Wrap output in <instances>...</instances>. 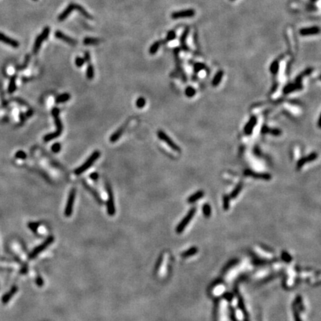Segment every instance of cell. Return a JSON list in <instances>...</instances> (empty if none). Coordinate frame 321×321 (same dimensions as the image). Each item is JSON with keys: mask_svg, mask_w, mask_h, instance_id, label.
I'll return each mask as SVG.
<instances>
[{"mask_svg": "<svg viewBox=\"0 0 321 321\" xmlns=\"http://www.w3.org/2000/svg\"><path fill=\"white\" fill-rule=\"evenodd\" d=\"M52 115H53L54 118V123L55 125H56L57 129L54 133H49V134L45 135L43 139H44L46 142L50 141V140L58 138V137L61 135L62 132V124L60 118V110L57 108H54L52 109Z\"/></svg>", "mask_w": 321, "mask_h": 321, "instance_id": "6da1fadb", "label": "cell"}, {"mask_svg": "<svg viewBox=\"0 0 321 321\" xmlns=\"http://www.w3.org/2000/svg\"><path fill=\"white\" fill-rule=\"evenodd\" d=\"M100 152L99 151H95L91 154V156L86 161V162L83 163V164L77 168V169L74 170V174L77 175V176H80L82 173H84L85 171L87 170L88 169H89L91 166L93 165L94 163L98 159V158L100 157Z\"/></svg>", "mask_w": 321, "mask_h": 321, "instance_id": "7a4b0ae2", "label": "cell"}, {"mask_svg": "<svg viewBox=\"0 0 321 321\" xmlns=\"http://www.w3.org/2000/svg\"><path fill=\"white\" fill-rule=\"evenodd\" d=\"M106 192L109 195V199L107 201V211L109 216H114L115 213V207H114V194L112 192V187H111L110 184L109 182L106 181Z\"/></svg>", "mask_w": 321, "mask_h": 321, "instance_id": "3957f363", "label": "cell"}, {"mask_svg": "<svg viewBox=\"0 0 321 321\" xmlns=\"http://www.w3.org/2000/svg\"><path fill=\"white\" fill-rule=\"evenodd\" d=\"M196 210L195 207H192V209L190 210V211L187 213L186 216H185V217L181 220V222L178 224V226H177V228H176L177 233H181L182 232H183V230L186 228L187 225H188L189 222H190V221H191L192 217L194 216V214L196 213Z\"/></svg>", "mask_w": 321, "mask_h": 321, "instance_id": "277c9868", "label": "cell"}, {"mask_svg": "<svg viewBox=\"0 0 321 321\" xmlns=\"http://www.w3.org/2000/svg\"><path fill=\"white\" fill-rule=\"evenodd\" d=\"M158 137H159V139L163 140L164 142H165L166 144L169 146L173 150L176 151L177 152H181V148H180V147H178V146L164 132H163L162 130H159V131L158 132Z\"/></svg>", "mask_w": 321, "mask_h": 321, "instance_id": "5b68a950", "label": "cell"}, {"mask_svg": "<svg viewBox=\"0 0 321 321\" xmlns=\"http://www.w3.org/2000/svg\"><path fill=\"white\" fill-rule=\"evenodd\" d=\"M49 33H50V28L46 27V28H45L44 30L43 31V32H42L41 34L37 36V38L36 39L35 43H34V49H33L34 54L37 53L38 51L39 50V48H40L42 43H43V42L46 40L47 38L48 37Z\"/></svg>", "mask_w": 321, "mask_h": 321, "instance_id": "8992f818", "label": "cell"}, {"mask_svg": "<svg viewBox=\"0 0 321 321\" xmlns=\"http://www.w3.org/2000/svg\"><path fill=\"white\" fill-rule=\"evenodd\" d=\"M54 240V238L53 237H48V238L47 239L43 244H41L40 245L37 246L36 248L34 249V251H33L30 254V255H29V259H34V258H35L38 254H40L42 251H43L47 247H48V246H49L50 244L52 243V242H53Z\"/></svg>", "mask_w": 321, "mask_h": 321, "instance_id": "52a82bcc", "label": "cell"}, {"mask_svg": "<svg viewBox=\"0 0 321 321\" xmlns=\"http://www.w3.org/2000/svg\"><path fill=\"white\" fill-rule=\"evenodd\" d=\"M75 189H72L70 191V193H69L66 207H65V216H66V217H69V216H72L73 212V207H74V199H75Z\"/></svg>", "mask_w": 321, "mask_h": 321, "instance_id": "ba28073f", "label": "cell"}, {"mask_svg": "<svg viewBox=\"0 0 321 321\" xmlns=\"http://www.w3.org/2000/svg\"><path fill=\"white\" fill-rule=\"evenodd\" d=\"M196 14L195 10L193 9H186L179 10V11L173 12L171 14V17L174 20H178V19H183V18H190V17H194Z\"/></svg>", "mask_w": 321, "mask_h": 321, "instance_id": "9c48e42d", "label": "cell"}, {"mask_svg": "<svg viewBox=\"0 0 321 321\" xmlns=\"http://www.w3.org/2000/svg\"><path fill=\"white\" fill-rule=\"evenodd\" d=\"M244 174L247 176H251L253 178L265 180V181H269V180L271 179V175L269 174V173H256V172L251 170H246L244 172Z\"/></svg>", "mask_w": 321, "mask_h": 321, "instance_id": "30bf717a", "label": "cell"}, {"mask_svg": "<svg viewBox=\"0 0 321 321\" xmlns=\"http://www.w3.org/2000/svg\"><path fill=\"white\" fill-rule=\"evenodd\" d=\"M317 157H318V155H317V152H312V153L306 156V157L302 158L297 163V170H300L305 164L308 162H312V161H315V159H317Z\"/></svg>", "mask_w": 321, "mask_h": 321, "instance_id": "8fae6325", "label": "cell"}, {"mask_svg": "<svg viewBox=\"0 0 321 321\" xmlns=\"http://www.w3.org/2000/svg\"><path fill=\"white\" fill-rule=\"evenodd\" d=\"M55 36H56L57 39H61V40L68 43V44L70 45V46H74L77 44V40H75V39H73L72 37H69V36L65 35V34H63V33L60 31H57L55 32Z\"/></svg>", "mask_w": 321, "mask_h": 321, "instance_id": "7c38bea8", "label": "cell"}, {"mask_svg": "<svg viewBox=\"0 0 321 321\" xmlns=\"http://www.w3.org/2000/svg\"><path fill=\"white\" fill-rule=\"evenodd\" d=\"M0 41L2 42L3 43L8 45V46L13 47V48H17L20 46V43L18 41L15 40V39L10 38L9 36H6L5 34H2V33L0 32Z\"/></svg>", "mask_w": 321, "mask_h": 321, "instance_id": "4fadbf2b", "label": "cell"}, {"mask_svg": "<svg viewBox=\"0 0 321 321\" xmlns=\"http://www.w3.org/2000/svg\"><path fill=\"white\" fill-rule=\"evenodd\" d=\"M256 123H257V118L256 116L251 117L244 128V133H245V135H249L253 133V130L256 126Z\"/></svg>", "mask_w": 321, "mask_h": 321, "instance_id": "5bb4252c", "label": "cell"}, {"mask_svg": "<svg viewBox=\"0 0 321 321\" xmlns=\"http://www.w3.org/2000/svg\"><path fill=\"white\" fill-rule=\"evenodd\" d=\"M320 33V28L317 26H312V27L303 28L300 30V34L302 36H308L317 34Z\"/></svg>", "mask_w": 321, "mask_h": 321, "instance_id": "9a60e30c", "label": "cell"}, {"mask_svg": "<svg viewBox=\"0 0 321 321\" xmlns=\"http://www.w3.org/2000/svg\"><path fill=\"white\" fill-rule=\"evenodd\" d=\"M82 183H83V186L85 187V188L86 189V190H88V192H90V193L91 194V195L93 196V197L95 198V199H96V201L98 202L99 204H103V200L101 199V198L100 197V196H99L98 192L96 191V190H95V189L93 188V187H91V186H90L86 182L85 180H83L82 181Z\"/></svg>", "mask_w": 321, "mask_h": 321, "instance_id": "2e32d148", "label": "cell"}, {"mask_svg": "<svg viewBox=\"0 0 321 321\" xmlns=\"http://www.w3.org/2000/svg\"><path fill=\"white\" fill-rule=\"evenodd\" d=\"M128 124H129V121H127V122H126V124H124L122 126H121V127H120L119 129L115 132V133H113V134L111 135V137H110V141L111 142L114 143V142L117 141V140H118L120 138H121V135H122L123 133H124V131H125V129H126V128L127 127Z\"/></svg>", "mask_w": 321, "mask_h": 321, "instance_id": "e0dca14e", "label": "cell"}, {"mask_svg": "<svg viewBox=\"0 0 321 321\" xmlns=\"http://www.w3.org/2000/svg\"><path fill=\"white\" fill-rule=\"evenodd\" d=\"M74 10V3H71V4H69V6H68L67 8L62 12L61 14H60V16H59L58 20L60 21V22L64 21L65 19H67V17H69L71 13H72V12Z\"/></svg>", "mask_w": 321, "mask_h": 321, "instance_id": "ac0fdd59", "label": "cell"}, {"mask_svg": "<svg viewBox=\"0 0 321 321\" xmlns=\"http://www.w3.org/2000/svg\"><path fill=\"white\" fill-rule=\"evenodd\" d=\"M302 88L301 83H289L288 85L284 87L283 88V92L285 94H289L293 91H297V90H299Z\"/></svg>", "mask_w": 321, "mask_h": 321, "instance_id": "d6986e66", "label": "cell"}, {"mask_svg": "<svg viewBox=\"0 0 321 321\" xmlns=\"http://www.w3.org/2000/svg\"><path fill=\"white\" fill-rule=\"evenodd\" d=\"M261 133L263 134H267V133H269L271 135H273L274 136H279L282 134V132L280 129H274V128H270L268 127L267 126H263V128L261 129Z\"/></svg>", "mask_w": 321, "mask_h": 321, "instance_id": "ffe728a7", "label": "cell"}, {"mask_svg": "<svg viewBox=\"0 0 321 321\" xmlns=\"http://www.w3.org/2000/svg\"><path fill=\"white\" fill-rule=\"evenodd\" d=\"M74 10H77L81 15L85 17V18L88 19V20H92V16L90 14V13H88L86 10V9H85L84 8H83L81 5L78 4H74Z\"/></svg>", "mask_w": 321, "mask_h": 321, "instance_id": "44dd1931", "label": "cell"}, {"mask_svg": "<svg viewBox=\"0 0 321 321\" xmlns=\"http://www.w3.org/2000/svg\"><path fill=\"white\" fill-rule=\"evenodd\" d=\"M17 286H13L12 287V289L9 291V292L6 293L4 296L2 297V303H7L8 301L10 300L14 294L17 293Z\"/></svg>", "mask_w": 321, "mask_h": 321, "instance_id": "7402d4cb", "label": "cell"}, {"mask_svg": "<svg viewBox=\"0 0 321 321\" xmlns=\"http://www.w3.org/2000/svg\"><path fill=\"white\" fill-rule=\"evenodd\" d=\"M203 196H204V192L202 191V190H199V191L195 192L192 196H190L187 199V202H188V203H194L199 200V199H200L201 198H202Z\"/></svg>", "mask_w": 321, "mask_h": 321, "instance_id": "603a6c76", "label": "cell"}, {"mask_svg": "<svg viewBox=\"0 0 321 321\" xmlns=\"http://www.w3.org/2000/svg\"><path fill=\"white\" fill-rule=\"evenodd\" d=\"M224 72L223 71H218V72L215 74L214 77H213L212 80V85L213 86H217L220 83H221L222 80Z\"/></svg>", "mask_w": 321, "mask_h": 321, "instance_id": "cb8c5ba5", "label": "cell"}, {"mask_svg": "<svg viewBox=\"0 0 321 321\" xmlns=\"http://www.w3.org/2000/svg\"><path fill=\"white\" fill-rule=\"evenodd\" d=\"M100 43V40L98 38L86 37L83 40V44L86 46H95V45H98Z\"/></svg>", "mask_w": 321, "mask_h": 321, "instance_id": "d4e9b609", "label": "cell"}, {"mask_svg": "<svg viewBox=\"0 0 321 321\" xmlns=\"http://www.w3.org/2000/svg\"><path fill=\"white\" fill-rule=\"evenodd\" d=\"M188 32H189L188 28H187L186 30L184 31L183 34H182V36L181 37V45L182 48H183L185 51H187V50H188V47L187 46L186 43H185V41H186V39L187 37V35H188Z\"/></svg>", "mask_w": 321, "mask_h": 321, "instance_id": "484cf974", "label": "cell"}, {"mask_svg": "<svg viewBox=\"0 0 321 321\" xmlns=\"http://www.w3.org/2000/svg\"><path fill=\"white\" fill-rule=\"evenodd\" d=\"M279 69H280V63H279L278 60H274L271 62L270 65V72H271V74H277Z\"/></svg>", "mask_w": 321, "mask_h": 321, "instance_id": "4316f807", "label": "cell"}, {"mask_svg": "<svg viewBox=\"0 0 321 321\" xmlns=\"http://www.w3.org/2000/svg\"><path fill=\"white\" fill-rule=\"evenodd\" d=\"M70 98H71V96L69 94H68V93L62 94V95H60V96H58L56 98V103H65V102L68 101V100L70 99Z\"/></svg>", "mask_w": 321, "mask_h": 321, "instance_id": "83f0119b", "label": "cell"}, {"mask_svg": "<svg viewBox=\"0 0 321 321\" xmlns=\"http://www.w3.org/2000/svg\"><path fill=\"white\" fill-rule=\"evenodd\" d=\"M95 76V69L91 63H88L87 69H86V77L88 80H92Z\"/></svg>", "mask_w": 321, "mask_h": 321, "instance_id": "f1b7e54d", "label": "cell"}, {"mask_svg": "<svg viewBox=\"0 0 321 321\" xmlns=\"http://www.w3.org/2000/svg\"><path fill=\"white\" fill-rule=\"evenodd\" d=\"M312 71H313V69H312V68H308V69H307L305 71H303V72H302L301 74H300L299 76H298V77H297L296 82L297 83H301L302 78H303V77H305V76L308 75V74H311V73L312 72Z\"/></svg>", "mask_w": 321, "mask_h": 321, "instance_id": "f546056e", "label": "cell"}, {"mask_svg": "<svg viewBox=\"0 0 321 321\" xmlns=\"http://www.w3.org/2000/svg\"><path fill=\"white\" fill-rule=\"evenodd\" d=\"M242 189V184H239V185H237V186L233 189V190L231 192V193H230V196L229 197H230V199H235V198L237 197V196L240 193Z\"/></svg>", "mask_w": 321, "mask_h": 321, "instance_id": "4dcf8cb0", "label": "cell"}, {"mask_svg": "<svg viewBox=\"0 0 321 321\" xmlns=\"http://www.w3.org/2000/svg\"><path fill=\"white\" fill-rule=\"evenodd\" d=\"M160 46H161L160 42L159 41L155 42V43H154L153 44L150 46V50H149V52H150V54H155L156 52L159 51V48H160Z\"/></svg>", "mask_w": 321, "mask_h": 321, "instance_id": "1f68e13d", "label": "cell"}, {"mask_svg": "<svg viewBox=\"0 0 321 321\" xmlns=\"http://www.w3.org/2000/svg\"><path fill=\"white\" fill-rule=\"evenodd\" d=\"M197 251H198L197 248L192 247L191 248L187 250V251H185V252H184L183 254H182V256H184V257H188V256H192V255L196 254Z\"/></svg>", "mask_w": 321, "mask_h": 321, "instance_id": "d6a6232c", "label": "cell"}, {"mask_svg": "<svg viewBox=\"0 0 321 321\" xmlns=\"http://www.w3.org/2000/svg\"><path fill=\"white\" fill-rule=\"evenodd\" d=\"M196 89L193 87H192V86H188V87H187L185 91V95H186L187 98H192V97L196 95Z\"/></svg>", "mask_w": 321, "mask_h": 321, "instance_id": "836d02e7", "label": "cell"}, {"mask_svg": "<svg viewBox=\"0 0 321 321\" xmlns=\"http://www.w3.org/2000/svg\"><path fill=\"white\" fill-rule=\"evenodd\" d=\"M202 211H203V213H204V215L205 217L208 218L211 216V206H210V204H204L202 207Z\"/></svg>", "mask_w": 321, "mask_h": 321, "instance_id": "e575fe53", "label": "cell"}, {"mask_svg": "<svg viewBox=\"0 0 321 321\" xmlns=\"http://www.w3.org/2000/svg\"><path fill=\"white\" fill-rule=\"evenodd\" d=\"M16 79L15 77H13L10 80V82L8 86V92L9 93H13L15 91L16 88H17V86H16Z\"/></svg>", "mask_w": 321, "mask_h": 321, "instance_id": "d590c367", "label": "cell"}, {"mask_svg": "<svg viewBox=\"0 0 321 321\" xmlns=\"http://www.w3.org/2000/svg\"><path fill=\"white\" fill-rule=\"evenodd\" d=\"M146 105V100L144 98H139L138 100H136V106L138 108L141 109L143 107H144Z\"/></svg>", "mask_w": 321, "mask_h": 321, "instance_id": "8d00e7d4", "label": "cell"}, {"mask_svg": "<svg viewBox=\"0 0 321 321\" xmlns=\"http://www.w3.org/2000/svg\"><path fill=\"white\" fill-rule=\"evenodd\" d=\"M204 68H205V66H204V64L202 63V62H197V63H196L195 65H194V72L198 73L203 70Z\"/></svg>", "mask_w": 321, "mask_h": 321, "instance_id": "74e56055", "label": "cell"}, {"mask_svg": "<svg viewBox=\"0 0 321 321\" xmlns=\"http://www.w3.org/2000/svg\"><path fill=\"white\" fill-rule=\"evenodd\" d=\"M176 34L174 31H170L167 33V35H166V41H171L173 39H176Z\"/></svg>", "mask_w": 321, "mask_h": 321, "instance_id": "f35d334b", "label": "cell"}, {"mask_svg": "<svg viewBox=\"0 0 321 321\" xmlns=\"http://www.w3.org/2000/svg\"><path fill=\"white\" fill-rule=\"evenodd\" d=\"M229 201H230V197L228 196H224L223 197V207L225 211H228L229 208Z\"/></svg>", "mask_w": 321, "mask_h": 321, "instance_id": "ab89813d", "label": "cell"}, {"mask_svg": "<svg viewBox=\"0 0 321 321\" xmlns=\"http://www.w3.org/2000/svg\"><path fill=\"white\" fill-rule=\"evenodd\" d=\"M60 150H61V145H60V144L55 143L51 146V150L53 151L54 152H55V153H57V152H60Z\"/></svg>", "mask_w": 321, "mask_h": 321, "instance_id": "60d3db41", "label": "cell"}, {"mask_svg": "<svg viewBox=\"0 0 321 321\" xmlns=\"http://www.w3.org/2000/svg\"><path fill=\"white\" fill-rule=\"evenodd\" d=\"M85 62H85L84 59L82 58V57H78L76 58V60H75V64L77 67H82Z\"/></svg>", "mask_w": 321, "mask_h": 321, "instance_id": "b9f144b4", "label": "cell"}, {"mask_svg": "<svg viewBox=\"0 0 321 321\" xmlns=\"http://www.w3.org/2000/svg\"><path fill=\"white\" fill-rule=\"evenodd\" d=\"M15 156L17 159H26V157H27L25 152H23V151H22V150L18 151V152L16 153Z\"/></svg>", "mask_w": 321, "mask_h": 321, "instance_id": "7bdbcfd3", "label": "cell"}, {"mask_svg": "<svg viewBox=\"0 0 321 321\" xmlns=\"http://www.w3.org/2000/svg\"><path fill=\"white\" fill-rule=\"evenodd\" d=\"M28 228L31 229L34 233H36V230L38 228V224L37 223H29L28 224Z\"/></svg>", "mask_w": 321, "mask_h": 321, "instance_id": "ee69618b", "label": "cell"}, {"mask_svg": "<svg viewBox=\"0 0 321 321\" xmlns=\"http://www.w3.org/2000/svg\"><path fill=\"white\" fill-rule=\"evenodd\" d=\"M89 177L91 180L96 181H98V179L99 178V175L98 173H91V174L89 175Z\"/></svg>", "mask_w": 321, "mask_h": 321, "instance_id": "f6af8a7d", "label": "cell"}, {"mask_svg": "<svg viewBox=\"0 0 321 321\" xmlns=\"http://www.w3.org/2000/svg\"><path fill=\"white\" fill-rule=\"evenodd\" d=\"M294 320L295 321H301L300 317L299 316V313H298L297 308H294Z\"/></svg>", "mask_w": 321, "mask_h": 321, "instance_id": "bcb514c9", "label": "cell"}, {"mask_svg": "<svg viewBox=\"0 0 321 321\" xmlns=\"http://www.w3.org/2000/svg\"><path fill=\"white\" fill-rule=\"evenodd\" d=\"M83 59H84L85 62H88V63H89L90 60H91V57H90V54L88 53V52L86 51V53H85L84 57H83Z\"/></svg>", "mask_w": 321, "mask_h": 321, "instance_id": "7dc6e473", "label": "cell"}, {"mask_svg": "<svg viewBox=\"0 0 321 321\" xmlns=\"http://www.w3.org/2000/svg\"><path fill=\"white\" fill-rule=\"evenodd\" d=\"M282 259H283L284 260H286V262H288V263H289V262L291 259V257L290 256V255L288 254L287 253L284 252L283 254H282Z\"/></svg>", "mask_w": 321, "mask_h": 321, "instance_id": "c3c4849f", "label": "cell"}, {"mask_svg": "<svg viewBox=\"0 0 321 321\" xmlns=\"http://www.w3.org/2000/svg\"><path fill=\"white\" fill-rule=\"evenodd\" d=\"M36 282H37V284H38V285H39V286H41L42 285H43V280H42L40 278L38 279L37 281H36Z\"/></svg>", "mask_w": 321, "mask_h": 321, "instance_id": "681fc988", "label": "cell"}, {"mask_svg": "<svg viewBox=\"0 0 321 321\" xmlns=\"http://www.w3.org/2000/svg\"><path fill=\"white\" fill-rule=\"evenodd\" d=\"M26 115H27V117L32 115V111H28V112H27V114H26Z\"/></svg>", "mask_w": 321, "mask_h": 321, "instance_id": "f907efd6", "label": "cell"}, {"mask_svg": "<svg viewBox=\"0 0 321 321\" xmlns=\"http://www.w3.org/2000/svg\"><path fill=\"white\" fill-rule=\"evenodd\" d=\"M320 121H321V119H320V117H319V119H318V124H318L319 127H320Z\"/></svg>", "mask_w": 321, "mask_h": 321, "instance_id": "816d5d0a", "label": "cell"}, {"mask_svg": "<svg viewBox=\"0 0 321 321\" xmlns=\"http://www.w3.org/2000/svg\"><path fill=\"white\" fill-rule=\"evenodd\" d=\"M230 1H234V0H230Z\"/></svg>", "mask_w": 321, "mask_h": 321, "instance_id": "f5cc1de1", "label": "cell"}, {"mask_svg": "<svg viewBox=\"0 0 321 321\" xmlns=\"http://www.w3.org/2000/svg\"><path fill=\"white\" fill-rule=\"evenodd\" d=\"M34 1H36V0H34Z\"/></svg>", "mask_w": 321, "mask_h": 321, "instance_id": "db71d44e", "label": "cell"}]
</instances>
